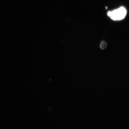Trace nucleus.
<instances>
[{"mask_svg": "<svg viewBox=\"0 0 129 129\" xmlns=\"http://www.w3.org/2000/svg\"><path fill=\"white\" fill-rule=\"evenodd\" d=\"M127 14V9L124 7L122 6L112 11H109L107 15L113 21H119L124 19Z\"/></svg>", "mask_w": 129, "mask_h": 129, "instance_id": "nucleus-1", "label": "nucleus"}, {"mask_svg": "<svg viewBox=\"0 0 129 129\" xmlns=\"http://www.w3.org/2000/svg\"><path fill=\"white\" fill-rule=\"evenodd\" d=\"M107 46V44L106 42L104 41H103L101 42L100 45V47L101 49L102 50H104V49H106Z\"/></svg>", "mask_w": 129, "mask_h": 129, "instance_id": "nucleus-2", "label": "nucleus"}]
</instances>
